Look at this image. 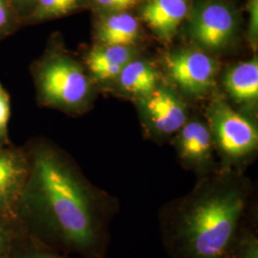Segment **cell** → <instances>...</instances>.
Returning a JSON list of instances; mask_svg holds the SVG:
<instances>
[{
    "label": "cell",
    "instance_id": "6da1fadb",
    "mask_svg": "<svg viewBox=\"0 0 258 258\" xmlns=\"http://www.w3.org/2000/svg\"><path fill=\"white\" fill-rule=\"evenodd\" d=\"M249 194L242 184L206 183L162 207L159 223L170 258H231L246 224Z\"/></svg>",
    "mask_w": 258,
    "mask_h": 258
},
{
    "label": "cell",
    "instance_id": "7a4b0ae2",
    "mask_svg": "<svg viewBox=\"0 0 258 258\" xmlns=\"http://www.w3.org/2000/svg\"><path fill=\"white\" fill-rule=\"evenodd\" d=\"M36 187L35 205L55 237L78 251L102 250L118 204L96 196L49 154L37 158Z\"/></svg>",
    "mask_w": 258,
    "mask_h": 258
},
{
    "label": "cell",
    "instance_id": "3957f363",
    "mask_svg": "<svg viewBox=\"0 0 258 258\" xmlns=\"http://www.w3.org/2000/svg\"><path fill=\"white\" fill-rule=\"evenodd\" d=\"M213 144L223 156L231 162L246 159L258 146L255 125L223 102H217L210 112Z\"/></svg>",
    "mask_w": 258,
    "mask_h": 258
},
{
    "label": "cell",
    "instance_id": "277c9868",
    "mask_svg": "<svg viewBox=\"0 0 258 258\" xmlns=\"http://www.w3.org/2000/svg\"><path fill=\"white\" fill-rule=\"evenodd\" d=\"M168 76L184 92L199 96L208 92L214 83L217 64L212 56L201 51L183 50L166 56Z\"/></svg>",
    "mask_w": 258,
    "mask_h": 258
},
{
    "label": "cell",
    "instance_id": "5b68a950",
    "mask_svg": "<svg viewBox=\"0 0 258 258\" xmlns=\"http://www.w3.org/2000/svg\"><path fill=\"white\" fill-rule=\"evenodd\" d=\"M40 85L48 101L63 105L79 104L89 90V83L83 70L63 59L47 65L41 73Z\"/></svg>",
    "mask_w": 258,
    "mask_h": 258
},
{
    "label": "cell",
    "instance_id": "8992f818",
    "mask_svg": "<svg viewBox=\"0 0 258 258\" xmlns=\"http://www.w3.org/2000/svg\"><path fill=\"white\" fill-rule=\"evenodd\" d=\"M235 18L231 10L220 2H208L195 11L190 23V35L207 49L225 46L234 33Z\"/></svg>",
    "mask_w": 258,
    "mask_h": 258
},
{
    "label": "cell",
    "instance_id": "52a82bcc",
    "mask_svg": "<svg viewBox=\"0 0 258 258\" xmlns=\"http://www.w3.org/2000/svg\"><path fill=\"white\" fill-rule=\"evenodd\" d=\"M144 106L148 119L160 135H168L183 127L186 114L183 103L166 89H155L146 96Z\"/></svg>",
    "mask_w": 258,
    "mask_h": 258
},
{
    "label": "cell",
    "instance_id": "ba28073f",
    "mask_svg": "<svg viewBox=\"0 0 258 258\" xmlns=\"http://www.w3.org/2000/svg\"><path fill=\"white\" fill-rule=\"evenodd\" d=\"M176 148L178 155L185 164L203 168L212 161V132L199 121L184 123L177 138Z\"/></svg>",
    "mask_w": 258,
    "mask_h": 258
},
{
    "label": "cell",
    "instance_id": "9c48e42d",
    "mask_svg": "<svg viewBox=\"0 0 258 258\" xmlns=\"http://www.w3.org/2000/svg\"><path fill=\"white\" fill-rule=\"evenodd\" d=\"M187 12V0H148L142 10V17L158 37L169 40Z\"/></svg>",
    "mask_w": 258,
    "mask_h": 258
},
{
    "label": "cell",
    "instance_id": "30bf717a",
    "mask_svg": "<svg viewBox=\"0 0 258 258\" xmlns=\"http://www.w3.org/2000/svg\"><path fill=\"white\" fill-rule=\"evenodd\" d=\"M131 46L103 45L96 47L87 56V65L100 81L119 77L122 68L133 59Z\"/></svg>",
    "mask_w": 258,
    "mask_h": 258
},
{
    "label": "cell",
    "instance_id": "8fae6325",
    "mask_svg": "<svg viewBox=\"0 0 258 258\" xmlns=\"http://www.w3.org/2000/svg\"><path fill=\"white\" fill-rule=\"evenodd\" d=\"M97 36L103 45L131 46L138 39V21L127 13L113 14L101 22Z\"/></svg>",
    "mask_w": 258,
    "mask_h": 258
},
{
    "label": "cell",
    "instance_id": "7c38bea8",
    "mask_svg": "<svg viewBox=\"0 0 258 258\" xmlns=\"http://www.w3.org/2000/svg\"><path fill=\"white\" fill-rule=\"evenodd\" d=\"M225 87L237 102H252L258 97V60L256 56L241 62L227 73Z\"/></svg>",
    "mask_w": 258,
    "mask_h": 258
},
{
    "label": "cell",
    "instance_id": "4fadbf2b",
    "mask_svg": "<svg viewBox=\"0 0 258 258\" xmlns=\"http://www.w3.org/2000/svg\"><path fill=\"white\" fill-rule=\"evenodd\" d=\"M118 78L120 87L134 95L146 97L156 89V71L143 60H130L122 68Z\"/></svg>",
    "mask_w": 258,
    "mask_h": 258
},
{
    "label": "cell",
    "instance_id": "5bb4252c",
    "mask_svg": "<svg viewBox=\"0 0 258 258\" xmlns=\"http://www.w3.org/2000/svg\"><path fill=\"white\" fill-rule=\"evenodd\" d=\"M22 173V167L16 158L0 154V202L16 187Z\"/></svg>",
    "mask_w": 258,
    "mask_h": 258
},
{
    "label": "cell",
    "instance_id": "9a60e30c",
    "mask_svg": "<svg viewBox=\"0 0 258 258\" xmlns=\"http://www.w3.org/2000/svg\"><path fill=\"white\" fill-rule=\"evenodd\" d=\"M231 258H258V240L254 231L242 227L231 249Z\"/></svg>",
    "mask_w": 258,
    "mask_h": 258
},
{
    "label": "cell",
    "instance_id": "2e32d148",
    "mask_svg": "<svg viewBox=\"0 0 258 258\" xmlns=\"http://www.w3.org/2000/svg\"><path fill=\"white\" fill-rule=\"evenodd\" d=\"M80 0H37V13L42 17H56L74 10Z\"/></svg>",
    "mask_w": 258,
    "mask_h": 258
},
{
    "label": "cell",
    "instance_id": "e0dca14e",
    "mask_svg": "<svg viewBox=\"0 0 258 258\" xmlns=\"http://www.w3.org/2000/svg\"><path fill=\"white\" fill-rule=\"evenodd\" d=\"M96 3L104 9L114 12H124L136 7L141 0H95Z\"/></svg>",
    "mask_w": 258,
    "mask_h": 258
},
{
    "label": "cell",
    "instance_id": "ac0fdd59",
    "mask_svg": "<svg viewBox=\"0 0 258 258\" xmlns=\"http://www.w3.org/2000/svg\"><path fill=\"white\" fill-rule=\"evenodd\" d=\"M10 118L9 96L0 84V137L5 133Z\"/></svg>",
    "mask_w": 258,
    "mask_h": 258
},
{
    "label": "cell",
    "instance_id": "d6986e66",
    "mask_svg": "<svg viewBox=\"0 0 258 258\" xmlns=\"http://www.w3.org/2000/svg\"><path fill=\"white\" fill-rule=\"evenodd\" d=\"M249 37L253 48L256 49L257 44V27H258V1L257 0H249Z\"/></svg>",
    "mask_w": 258,
    "mask_h": 258
},
{
    "label": "cell",
    "instance_id": "ffe728a7",
    "mask_svg": "<svg viewBox=\"0 0 258 258\" xmlns=\"http://www.w3.org/2000/svg\"><path fill=\"white\" fill-rule=\"evenodd\" d=\"M7 21V15H6V10L4 6L3 0H0V27H2Z\"/></svg>",
    "mask_w": 258,
    "mask_h": 258
},
{
    "label": "cell",
    "instance_id": "44dd1931",
    "mask_svg": "<svg viewBox=\"0 0 258 258\" xmlns=\"http://www.w3.org/2000/svg\"><path fill=\"white\" fill-rule=\"evenodd\" d=\"M25 258H60L56 257L54 255H50V254H44V253H37V254H32L30 256Z\"/></svg>",
    "mask_w": 258,
    "mask_h": 258
},
{
    "label": "cell",
    "instance_id": "7402d4cb",
    "mask_svg": "<svg viewBox=\"0 0 258 258\" xmlns=\"http://www.w3.org/2000/svg\"><path fill=\"white\" fill-rule=\"evenodd\" d=\"M1 245H2V237L0 235V248H1Z\"/></svg>",
    "mask_w": 258,
    "mask_h": 258
}]
</instances>
